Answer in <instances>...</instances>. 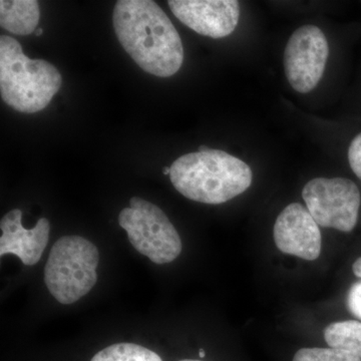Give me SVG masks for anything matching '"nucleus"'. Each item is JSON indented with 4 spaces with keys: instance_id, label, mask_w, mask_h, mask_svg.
Segmentation results:
<instances>
[{
    "instance_id": "nucleus-14",
    "label": "nucleus",
    "mask_w": 361,
    "mask_h": 361,
    "mask_svg": "<svg viewBox=\"0 0 361 361\" xmlns=\"http://www.w3.org/2000/svg\"><path fill=\"white\" fill-rule=\"evenodd\" d=\"M293 361H361L357 356L336 348H302L297 351Z\"/></svg>"
},
{
    "instance_id": "nucleus-5",
    "label": "nucleus",
    "mask_w": 361,
    "mask_h": 361,
    "mask_svg": "<svg viewBox=\"0 0 361 361\" xmlns=\"http://www.w3.org/2000/svg\"><path fill=\"white\" fill-rule=\"evenodd\" d=\"M133 247L156 264H167L182 252L179 233L167 215L151 202L133 197L129 208L118 215Z\"/></svg>"
},
{
    "instance_id": "nucleus-11",
    "label": "nucleus",
    "mask_w": 361,
    "mask_h": 361,
    "mask_svg": "<svg viewBox=\"0 0 361 361\" xmlns=\"http://www.w3.org/2000/svg\"><path fill=\"white\" fill-rule=\"evenodd\" d=\"M39 2L35 0H1L0 25L16 35H28L37 30L39 21Z\"/></svg>"
},
{
    "instance_id": "nucleus-15",
    "label": "nucleus",
    "mask_w": 361,
    "mask_h": 361,
    "mask_svg": "<svg viewBox=\"0 0 361 361\" xmlns=\"http://www.w3.org/2000/svg\"><path fill=\"white\" fill-rule=\"evenodd\" d=\"M348 161L351 170L361 180V133L350 142L348 149Z\"/></svg>"
},
{
    "instance_id": "nucleus-9",
    "label": "nucleus",
    "mask_w": 361,
    "mask_h": 361,
    "mask_svg": "<svg viewBox=\"0 0 361 361\" xmlns=\"http://www.w3.org/2000/svg\"><path fill=\"white\" fill-rule=\"evenodd\" d=\"M274 241L280 251L304 260H316L322 251V233L307 208L292 203L278 216Z\"/></svg>"
},
{
    "instance_id": "nucleus-18",
    "label": "nucleus",
    "mask_w": 361,
    "mask_h": 361,
    "mask_svg": "<svg viewBox=\"0 0 361 361\" xmlns=\"http://www.w3.org/2000/svg\"><path fill=\"white\" fill-rule=\"evenodd\" d=\"M163 173H164V175H169V176H170V174H171V167L164 168L163 169Z\"/></svg>"
},
{
    "instance_id": "nucleus-6",
    "label": "nucleus",
    "mask_w": 361,
    "mask_h": 361,
    "mask_svg": "<svg viewBox=\"0 0 361 361\" xmlns=\"http://www.w3.org/2000/svg\"><path fill=\"white\" fill-rule=\"evenodd\" d=\"M302 197L318 226L348 233L357 224L361 197L353 180L316 178L304 186Z\"/></svg>"
},
{
    "instance_id": "nucleus-17",
    "label": "nucleus",
    "mask_w": 361,
    "mask_h": 361,
    "mask_svg": "<svg viewBox=\"0 0 361 361\" xmlns=\"http://www.w3.org/2000/svg\"><path fill=\"white\" fill-rule=\"evenodd\" d=\"M353 270L356 277L361 278V257L355 261L353 266Z\"/></svg>"
},
{
    "instance_id": "nucleus-16",
    "label": "nucleus",
    "mask_w": 361,
    "mask_h": 361,
    "mask_svg": "<svg viewBox=\"0 0 361 361\" xmlns=\"http://www.w3.org/2000/svg\"><path fill=\"white\" fill-rule=\"evenodd\" d=\"M348 310L355 317L361 319V282L353 284L348 295Z\"/></svg>"
},
{
    "instance_id": "nucleus-10",
    "label": "nucleus",
    "mask_w": 361,
    "mask_h": 361,
    "mask_svg": "<svg viewBox=\"0 0 361 361\" xmlns=\"http://www.w3.org/2000/svg\"><path fill=\"white\" fill-rule=\"evenodd\" d=\"M23 212L13 209L4 216L0 222V256L13 254L25 265L37 264L49 243L51 223L40 218L32 229H25L21 223Z\"/></svg>"
},
{
    "instance_id": "nucleus-13",
    "label": "nucleus",
    "mask_w": 361,
    "mask_h": 361,
    "mask_svg": "<svg viewBox=\"0 0 361 361\" xmlns=\"http://www.w3.org/2000/svg\"><path fill=\"white\" fill-rule=\"evenodd\" d=\"M90 361H163L154 351L135 343H116L97 353Z\"/></svg>"
},
{
    "instance_id": "nucleus-19",
    "label": "nucleus",
    "mask_w": 361,
    "mask_h": 361,
    "mask_svg": "<svg viewBox=\"0 0 361 361\" xmlns=\"http://www.w3.org/2000/svg\"><path fill=\"white\" fill-rule=\"evenodd\" d=\"M35 33H37V37H40V35L44 33V30H42V28H37V30H35Z\"/></svg>"
},
{
    "instance_id": "nucleus-2",
    "label": "nucleus",
    "mask_w": 361,
    "mask_h": 361,
    "mask_svg": "<svg viewBox=\"0 0 361 361\" xmlns=\"http://www.w3.org/2000/svg\"><path fill=\"white\" fill-rule=\"evenodd\" d=\"M170 179L190 200L218 205L244 193L251 186L253 173L237 157L210 149L178 158L171 166Z\"/></svg>"
},
{
    "instance_id": "nucleus-1",
    "label": "nucleus",
    "mask_w": 361,
    "mask_h": 361,
    "mask_svg": "<svg viewBox=\"0 0 361 361\" xmlns=\"http://www.w3.org/2000/svg\"><path fill=\"white\" fill-rule=\"evenodd\" d=\"M114 28L123 49L142 71L159 78L179 71L184 61L182 39L165 11L152 0H120Z\"/></svg>"
},
{
    "instance_id": "nucleus-7",
    "label": "nucleus",
    "mask_w": 361,
    "mask_h": 361,
    "mask_svg": "<svg viewBox=\"0 0 361 361\" xmlns=\"http://www.w3.org/2000/svg\"><path fill=\"white\" fill-rule=\"evenodd\" d=\"M329 47L326 37L315 25H303L292 33L284 51V71L292 89L307 94L324 73Z\"/></svg>"
},
{
    "instance_id": "nucleus-3",
    "label": "nucleus",
    "mask_w": 361,
    "mask_h": 361,
    "mask_svg": "<svg viewBox=\"0 0 361 361\" xmlns=\"http://www.w3.org/2000/svg\"><path fill=\"white\" fill-rule=\"evenodd\" d=\"M63 82L58 68L27 58L13 37H0V94L7 106L25 114L44 110Z\"/></svg>"
},
{
    "instance_id": "nucleus-8",
    "label": "nucleus",
    "mask_w": 361,
    "mask_h": 361,
    "mask_svg": "<svg viewBox=\"0 0 361 361\" xmlns=\"http://www.w3.org/2000/svg\"><path fill=\"white\" fill-rule=\"evenodd\" d=\"M168 4L180 23L204 37L223 39L238 25L236 0H170Z\"/></svg>"
},
{
    "instance_id": "nucleus-12",
    "label": "nucleus",
    "mask_w": 361,
    "mask_h": 361,
    "mask_svg": "<svg viewBox=\"0 0 361 361\" xmlns=\"http://www.w3.org/2000/svg\"><path fill=\"white\" fill-rule=\"evenodd\" d=\"M324 338L331 348L348 351L361 360V322H334L324 329Z\"/></svg>"
},
{
    "instance_id": "nucleus-21",
    "label": "nucleus",
    "mask_w": 361,
    "mask_h": 361,
    "mask_svg": "<svg viewBox=\"0 0 361 361\" xmlns=\"http://www.w3.org/2000/svg\"><path fill=\"white\" fill-rule=\"evenodd\" d=\"M208 149H209L208 147H206V146L199 147V152H206V151H208Z\"/></svg>"
},
{
    "instance_id": "nucleus-22",
    "label": "nucleus",
    "mask_w": 361,
    "mask_h": 361,
    "mask_svg": "<svg viewBox=\"0 0 361 361\" xmlns=\"http://www.w3.org/2000/svg\"><path fill=\"white\" fill-rule=\"evenodd\" d=\"M180 361H201V360H180Z\"/></svg>"
},
{
    "instance_id": "nucleus-20",
    "label": "nucleus",
    "mask_w": 361,
    "mask_h": 361,
    "mask_svg": "<svg viewBox=\"0 0 361 361\" xmlns=\"http://www.w3.org/2000/svg\"><path fill=\"white\" fill-rule=\"evenodd\" d=\"M199 356H200L201 358H204L206 356V353L204 349H200V351H199Z\"/></svg>"
},
{
    "instance_id": "nucleus-4",
    "label": "nucleus",
    "mask_w": 361,
    "mask_h": 361,
    "mask_svg": "<svg viewBox=\"0 0 361 361\" xmlns=\"http://www.w3.org/2000/svg\"><path fill=\"white\" fill-rule=\"evenodd\" d=\"M99 253L97 246L80 236H65L52 246L44 268V282L59 303L80 300L96 285Z\"/></svg>"
}]
</instances>
